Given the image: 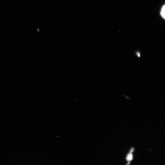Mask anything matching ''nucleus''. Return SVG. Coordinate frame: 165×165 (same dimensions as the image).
<instances>
[{"label": "nucleus", "mask_w": 165, "mask_h": 165, "mask_svg": "<svg viewBox=\"0 0 165 165\" xmlns=\"http://www.w3.org/2000/svg\"><path fill=\"white\" fill-rule=\"evenodd\" d=\"M134 148H132L130 150L129 154L127 155L126 157L127 160L128 161V162L127 163V165H128L130 163V161H131L132 159V155L131 153L134 151Z\"/></svg>", "instance_id": "f257e3e1"}, {"label": "nucleus", "mask_w": 165, "mask_h": 165, "mask_svg": "<svg viewBox=\"0 0 165 165\" xmlns=\"http://www.w3.org/2000/svg\"><path fill=\"white\" fill-rule=\"evenodd\" d=\"M160 14L161 16L165 19V5L162 8L160 12Z\"/></svg>", "instance_id": "f03ea898"}]
</instances>
